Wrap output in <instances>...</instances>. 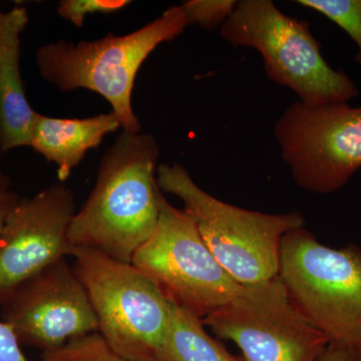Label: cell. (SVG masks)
Masks as SVG:
<instances>
[{
  "label": "cell",
  "mask_w": 361,
  "mask_h": 361,
  "mask_svg": "<svg viewBox=\"0 0 361 361\" xmlns=\"http://www.w3.org/2000/svg\"><path fill=\"white\" fill-rule=\"evenodd\" d=\"M159 154L153 135L123 132L118 137L102 161L94 189L71 220L73 248L132 263L158 225L163 196L156 177Z\"/></svg>",
  "instance_id": "obj_1"
},
{
  "label": "cell",
  "mask_w": 361,
  "mask_h": 361,
  "mask_svg": "<svg viewBox=\"0 0 361 361\" xmlns=\"http://www.w3.org/2000/svg\"><path fill=\"white\" fill-rule=\"evenodd\" d=\"M189 25L182 4L127 35H108L78 44L63 40L40 47V75L63 92L87 89L110 103L123 132L137 134L141 123L133 111L132 92L137 71L158 45L176 39Z\"/></svg>",
  "instance_id": "obj_2"
},
{
  "label": "cell",
  "mask_w": 361,
  "mask_h": 361,
  "mask_svg": "<svg viewBox=\"0 0 361 361\" xmlns=\"http://www.w3.org/2000/svg\"><path fill=\"white\" fill-rule=\"evenodd\" d=\"M220 35L233 47L259 51L268 78L293 90L305 106L348 103L360 96L348 73L323 58L310 21L286 16L271 0L237 2Z\"/></svg>",
  "instance_id": "obj_3"
},
{
  "label": "cell",
  "mask_w": 361,
  "mask_h": 361,
  "mask_svg": "<svg viewBox=\"0 0 361 361\" xmlns=\"http://www.w3.org/2000/svg\"><path fill=\"white\" fill-rule=\"evenodd\" d=\"M157 180L161 190L179 197L214 257L243 286L276 277L282 239L305 225L299 212L261 213L221 201L178 164L159 166Z\"/></svg>",
  "instance_id": "obj_4"
},
{
  "label": "cell",
  "mask_w": 361,
  "mask_h": 361,
  "mask_svg": "<svg viewBox=\"0 0 361 361\" xmlns=\"http://www.w3.org/2000/svg\"><path fill=\"white\" fill-rule=\"evenodd\" d=\"M278 276L329 344L361 357V248H331L305 228L287 233Z\"/></svg>",
  "instance_id": "obj_5"
},
{
  "label": "cell",
  "mask_w": 361,
  "mask_h": 361,
  "mask_svg": "<svg viewBox=\"0 0 361 361\" xmlns=\"http://www.w3.org/2000/svg\"><path fill=\"white\" fill-rule=\"evenodd\" d=\"M71 255L109 346L130 361H158L170 301L132 263L85 247H73Z\"/></svg>",
  "instance_id": "obj_6"
},
{
  "label": "cell",
  "mask_w": 361,
  "mask_h": 361,
  "mask_svg": "<svg viewBox=\"0 0 361 361\" xmlns=\"http://www.w3.org/2000/svg\"><path fill=\"white\" fill-rule=\"evenodd\" d=\"M132 264L171 303L200 319L229 302L242 288L209 250L191 216L164 196L156 230L135 251Z\"/></svg>",
  "instance_id": "obj_7"
},
{
  "label": "cell",
  "mask_w": 361,
  "mask_h": 361,
  "mask_svg": "<svg viewBox=\"0 0 361 361\" xmlns=\"http://www.w3.org/2000/svg\"><path fill=\"white\" fill-rule=\"evenodd\" d=\"M236 344L245 361H316L329 341L292 300L279 276L242 285L236 296L202 319Z\"/></svg>",
  "instance_id": "obj_8"
},
{
  "label": "cell",
  "mask_w": 361,
  "mask_h": 361,
  "mask_svg": "<svg viewBox=\"0 0 361 361\" xmlns=\"http://www.w3.org/2000/svg\"><path fill=\"white\" fill-rule=\"evenodd\" d=\"M274 135L296 184L306 191L334 193L361 168V106L311 108L297 101L278 118Z\"/></svg>",
  "instance_id": "obj_9"
},
{
  "label": "cell",
  "mask_w": 361,
  "mask_h": 361,
  "mask_svg": "<svg viewBox=\"0 0 361 361\" xmlns=\"http://www.w3.org/2000/svg\"><path fill=\"white\" fill-rule=\"evenodd\" d=\"M1 307L4 322L11 325L20 343L44 351L99 332L84 284L66 258L20 285Z\"/></svg>",
  "instance_id": "obj_10"
},
{
  "label": "cell",
  "mask_w": 361,
  "mask_h": 361,
  "mask_svg": "<svg viewBox=\"0 0 361 361\" xmlns=\"http://www.w3.org/2000/svg\"><path fill=\"white\" fill-rule=\"evenodd\" d=\"M75 199L63 185L20 199L0 232V306L20 285L71 255Z\"/></svg>",
  "instance_id": "obj_11"
},
{
  "label": "cell",
  "mask_w": 361,
  "mask_h": 361,
  "mask_svg": "<svg viewBox=\"0 0 361 361\" xmlns=\"http://www.w3.org/2000/svg\"><path fill=\"white\" fill-rule=\"evenodd\" d=\"M28 23L25 7L0 9V152L30 147L37 113L25 96L20 73V35Z\"/></svg>",
  "instance_id": "obj_12"
},
{
  "label": "cell",
  "mask_w": 361,
  "mask_h": 361,
  "mask_svg": "<svg viewBox=\"0 0 361 361\" xmlns=\"http://www.w3.org/2000/svg\"><path fill=\"white\" fill-rule=\"evenodd\" d=\"M121 127L113 111L85 118H51L37 114L33 122L30 147L58 165L59 180L70 177L90 149Z\"/></svg>",
  "instance_id": "obj_13"
},
{
  "label": "cell",
  "mask_w": 361,
  "mask_h": 361,
  "mask_svg": "<svg viewBox=\"0 0 361 361\" xmlns=\"http://www.w3.org/2000/svg\"><path fill=\"white\" fill-rule=\"evenodd\" d=\"M200 318L171 303L167 336L158 361H245L209 336Z\"/></svg>",
  "instance_id": "obj_14"
},
{
  "label": "cell",
  "mask_w": 361,
  "mask_h": 361,
  "mask_svg": "<svg viewBox=\"0 0 361 361\" xmlns=\"http://www.w3.org/2000/svg\"><path fill=\"white\" fill-rule=\"evenodd\" d=\"M342 28L357 47L355 63L361 65V0H298Z\"/></svg>",
  "instance_id": "obj_15"
},
{
  "label": "cell",
  "mask_w": 361,
  "mask_h": 361,
  "mask_svg": "<svg viewBox=\"0 0 361 361\" xmlns=\"http://www.w3.org/2000/svg\"><path fill=\"white\" fill-rule=\"evenodd\" d=\"M40 361H130L115 353L99 332L68 341L61 348L44 351Z\"/></svg>",
  "instance_id": "obj_16"
},
{
  "label": "cell",
  "mask_w": 361,
  "mask_h": 361,
  "mask_svg": "<svg viewBox=\"0 0 361 361\" xmlns=\"http://www.w3.org/2000/svg\"><path fill=\"white\" fill-rule=\"evenodd\" d=\"M235 0H190L182 4L186 13L189 25L192 23L206 30L221 27L228 20L235 7Z\"/></svg>",
  "instance_id": "obj_17"
},
{
  "label": "cell",
  "mask_w": 361,
  "mask_h": 361,
  "mask_svg": "<svg viewBox=\"0 0 361 361\" xmlns=\"http://www.w3.org/2000/svg\"><path fill=\"white\" fill-rule=\"evenodd\" d=\"M129 4L126 0H65L59 4L58 11L61 18L80 27L90 14L116 13Z\"/></svg>",
  "instance_id": "obj_18"
},
{
  "label": "cell",
  "mask_w": 361,
  "mask_h": 361,
  "mask_svg": "<svg viewBox=\"0 0 361 361\" xmlns=\"http://www.w3.org/2000/svg\"><path fill=\"white\" fill-rule=\"evenodd\" d=\"M0 361H28L11 325L0 322Z\"/></svg>",
  "instance_id": "obj_19"
},
{
  "label": "cell",
  "mask_w": 361,
  "mask_h": 361,
  "mask_svg": "<svg viewBox=\"0 0 361 361\" xmlns=\"http://www.w3.org/2000/svg\"><path fill=\"white\" fill-rule=\"evenodd\" d=\"M18 201L20 198L18 195L8 190V188H0V232Z\"/></svg>",
  "instance_id": "obj_20"
},
{
  "label": "cell",
  "mask_w": 361,
  "mask_h": 361,
  "mask_svg": "<svg viewBox=\"0 0 361 361\" xmlns=\"http://www.w3.org/2000/svg\"><path fill=\"white\" fill-rule=\"evenodd\" d=\"M316 361H361V357L345 349L329 344Z\"/></svg>",
  "instance_id": "obj_21"
},
{
  "label": "cell",
  "mask_w": 361,
  "mask_h": 361,
  "mask_svg": "<svg viewBox=\"0 0 361 361\" xmlns=\"http://www.w3.org/2000/svg\"><path fill=\"white\" fill-rule=\"evenodd\" d=\"M9 180L7 179L6 176L4 175V173L0 170V188H8Z\"/></svg>",
  "instance_id": "obj_22"
}]
</instances>
